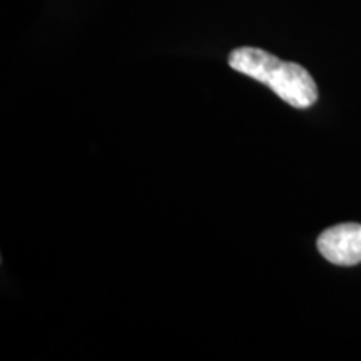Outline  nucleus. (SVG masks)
I'll use <instances>...</instances> for the list:
<instances>
[{
    "label": "nucleus",
    "mask_w": 361,
    "mask_h": 361,
    "mask_svg": "<svg viewBox=\"0 0 361 361\" xmlns=\"http://www.w3.org/2000/svg\"><path fill=\"white\" fill-rule=\"evenodd\" d=\"M229 66L259 80L296 109H308L318 99V89L303 66L286 62L256 47H239L229 54Z\"/></svg>",
    "instance_id": "f257e3e1"
},
{
    "label": "nucleus",
    "mask_w": 361,
    "mask_h": 361,
    "mask_svg": "<svg viewBox=\"0 0 361 361\" xmlns=\"http://www.w3.org/2000/svg\"><path fill=\"white\" fill-rule=\"evenodd\" d=\"M318 250L324 259L338 266L361 263V224L345 223L333 226L318 238Z\"/></svg>",
    "instance_id": "f03ea898"
}]
</instances>
